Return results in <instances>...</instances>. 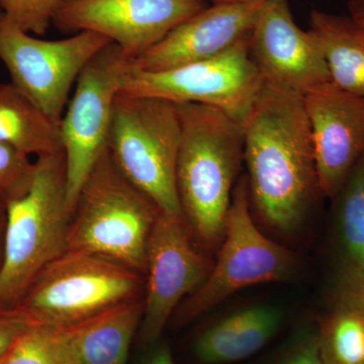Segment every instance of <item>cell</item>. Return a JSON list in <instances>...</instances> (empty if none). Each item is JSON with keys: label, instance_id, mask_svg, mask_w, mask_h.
I'll return each instance as SVG.
<instances>
[{"label": "cell", "instance_id": "1", "mask_svg": "<svg viewBox=\"0 0 364 364\" xmlns=\"http://www.w3.org/2000/svg\"><path fill=\"white\" fill-rule=\"evenodd\" d=\"M243 128L250 203L268 226L293 231L321 193L303 97L265 83Z\"/></svg>", "mask_w": 364, "mask_h": 364}, {"label": "cell", "instance_id": "2", "mask_svg": "<svg viewBox=\"0 0 364 364\" xmlns=\"http://www.w3.org/2000/svg\"><path fill=\"white\" fill-rule=\"evenodd\" d=\"M181 123L176 188L183 219L205 245L222 244L244 162L243 124L212 105L176 104Z\"/></svg>", "mask_w": 364, "mask_h": 364}, {"label": "cell", "instance_id": "3", "mask_svg": "<svg viewBox=\"0 0 364 364\" xmlns=\"http://www.w3.org/2000/svg\"><path fill=\"white\" fill-rule=\"evenodd\" d=\"M0 264V306H18L49 263L68 249L72 219L67 205L63 150L37 157L28 193L6 207Z\"/></svg>", "mask_w": 364, "mask_h": 364}, {"label": "cell", "instance_id": "4", "mask_svg": "<svg viewBox=\"0 0 364 364\" xmlns=\"http://www.w3.org/2000/svg\"><path fill=\"white\" fill-rule=\"evenodd\" d=\"M160 213L105 148L79 193L67 250L104 256L145 274L148 241Z\"/></svg>", "mask_w": 364, "mask_h": 364}, {"label": "cell", "instance_id": "5", "mask_svg": "<svg viewBox=\"0 0 364 364\" xmlns=\"http://www.w3.org/2000/svg\"><path fill=\"white\" fill-rule=\"evenodd\" d=\"M179 143L181 123L174 102L117 95L107 142L112 161L161 212L183 217L176 188Z\"/></svg>", "mask_w": 364, "mask_h": 364}, {"label": "cell", "instance_id": "6", "mask_svg": "<svg viewBox=\"0 0 364 364\" xmlns=\"http://www.w3.org/2000/svg\"><path fill=\"white\" fill-rule=\"evenodd\" d=\"M141 273L97 254L67 250L47 265L18 306L35 324L67 327L139 299Z\"/></svg>", "mask_w": 364, "mask_h": 364}, {"label": "cell", "instance_id": "7", "mask_svg": "<svg viewBox=\"0 0 364 364\" xmlns=\"http://www.w3.org/2000/svg\"><path fill=\"white\" fill-rule=\"evenodd\" d=\"M250 208L247 177L244 176L232 195L217 262L205 282L176 311L181 324L200 317L239 289L284 282L293 275L291 254L261 233Z\"/></svg>", "mask_w": 364, "mask_h": 364}, {"label": "cell", "instance_id": "8", "mask_svg": "<svg viewBox=\"0 0 364 364\" xmlns=\"http://www.w3.org/2000/svg\"><path fill=\"white\" fill-rule=\"evenodd\" d=\"M249 41L215 58L170 70H139L132 62L119 95L212 105L244 124L265 85L249 55Z\"/></svg>", "mask_w": 364, "mask_h": 364}, {"label": "cell", "instance_id": "9", "mask_svg": "<svg viewBox=\"0 0 364 364\" xmlns=\"http://www.w3.org/2000/svg\"><path fill=\"white\" fill-rule=\"evenodd\" d=\"M132 62L119 46H105L81 72L73 97L60 121L67 205L71 215L83 183L107 148L112 107Z\"/></svg>", "mask_w": 364, "mask_h": 364}, {"label": "cell", "instance_id": "10", "mask_svg": "<svg viewBox=\"0 0 364 364\" xmlns=\"http://www.w3.org/2000/svg\"><path fill=\"white\" fill-rule=\"evenodd\" d=\"M109 43L90 31L68 39H38L0 13V60L11 82L58 124L72 86L90 60Z\"/></svg>", "mask_w": 364, "mask_h": 364}, {"label": "cell", "instance_id": "11", "mask_svg": "<svg viewBox=\"0 0 364 364\" xmlns=\"http://www.w3.org/2000/svg\"><path fill=\"white\" fill-rule=\"evenodd\" d=\"M205 7L200 0H74L64 2L53 25L100 33L135 60Z\"/></svg>", "mask_w": 364, "mask_h": 364}, {"label": "cell", "instance_id": "12", "mask_svg": "<svg viewBox=\"0 0 364 364\" xmlns=\"http://www.w3.org/2000/svg\"><path fill=\"white\" fill-rule=\"evenodd\" d=\"M183 217L160 213L148 241L145 298L141 340L152 343L161 334L177 306L210 273L207 260L191 242Z\"/></svg>", "mask_w": 364, "mask_h": 364}, {"label": "cell", "instance_id": "13", "mask_svg": "<svg viewBox=\"0 0 364 364\" xmlns=\"http://www.w3.org/2000/svg\"><path fill=\"white\" fill-rule=\"evenodd\" d=\"M249 55L267 85L305 97L332 83L321 46L296 26L287 0H264Z\"/></svg>", "mask_w": 364, "mask_h": 364}, {"label": "cell", "instance_id": "14", "mask_svg": "<svg viewBox=\"0 0 364 364\" xmlns=\"http://www.w3.org/2000/svg\"><path fill=\"white\" fill-rule=\"evenodd\" d=\"M303 98L321 193L334 198L364 154V97L330 83Z\"/></svg>", "mask_w": 364, "mask_h": 364}, {"label": "cell", "instance_id": "15", "mask_svg": "<svg viewBox=\"0 0 364 364\" xmlns=\"http://www.w3.org/2000/svg\"><path fill=\"white\" fill-rule=\"evenodd\" d=\"M264 0L214 4L184 21L142 56L139 70L160 72L220 56L247 39Z\"/></svg>", "mask_w": 364, "mask_h": 364}, {"label": "cell", "instance_id": "16", "mask_svg": "<svg viewBox=\"0 0 364 364\" xmlns=\"http://www.w3.org/2000/svg\"><path fill=\"white\" fill-rule=\"evenodd\" d=\"M333 304L364 309V154L334 198Z\"/></svg>", "mask_w": 364, "mask_h": 364}, {"label": "cell", "instance_id": "17", "mask_svg": "<svg viewBox=\"0 0 364 364\" xmlns=\"http://www.w3.org/2000/svg\"><path fill=\"white\" fill-rule=\"evenodd\" d=\"M143 312V299H136L61 327L74 364H126Z\"/></svg>", "mask_w": 364, "mask_h": 364}, {"label": "cell", "instance_id": "18", "mask_svg": "<svg viewBox=\"0 0 364 364\" xmlns=\"http://www.w3.org/2000/svg\"><path fill=\"white\" fill-rule=\"evenodd\" d=\"M282 314L274 306H256L228 316L203 333L196 354L203 363H236L250 358L274 336Z\"/></svg>", "mask_w": 364, "mask_h": 364}, {"label": "cell", "instance_id": "19", "mask_svg": "<svg viewBox=\"0 0 364 364\" xmlns=\"http://www.w3.org/2000/svg\"><path fill=\"white\" fill-rule=\"evenodd\" d=\"M310 31L318 40L333 85L364 97V30L350 16L313 11Z\"/></svg>", "mask_w": 364, "mask_h": 364}, {"label": "cell", "instance_id": "20", "mask_svg": "<svg viewBox=\"0 0 364 364\" xmlns=\"http://www.w3.org/2000/svg\"><path fill=\"white\" fill-rule=\"evenodd\" d=\"M0 143L28 156L63 150L59 124L11 82H0Z\"/></svg>", "mask_w": 364, "mask_h": 364}, {"label": "cell", "instance_id": "21", "mask_svg": "<svg viewBox=\"0 0 364 364\" xmlns=\"http://www.w3.org/2000/svg\"><path fill=\"white\" fill-rule=\"evenodd\" d=\"M322 364H364V309L333 304L317 333Z\"/></svg>", "mask_w": 364, "mask_h": 364}, {"label": "cell", "instance_id": "22", "mask_svg": "<svg viewBox=\"0 0 364 364\" xmlns=\"http://www.w3.org/2000/svg\"><path fill=\"white\" fill-rule=\"evenodd\" d=\"M1 364H74L63 328L35 324L16 341Z\"/></svg>", "mask_w": 364, "mask_h": 364}, {"label": "cell", "instance_id": "23", "mask_svg": "<svg viewBox=\"0 0 364 364\" xmlns=\"http://www.w3.org/2000/svg\"><path fill=\"white\" fill-rule=\"evenodd\" d=\"M35 162L30 156L0 143V205L6 208L28 193L32 186Z\"/></svg>", "mask_w": 364, "mask_h": 364}, {"label": "cell", "instance_id": "24", "mask_svg": "<svg viewBox=\"0 0 364 364\" xmlns=\"http://www.w3.org/2000/svg\"><path fill=\"white\" fill-rule=\"evenodd\" d=\"M65 0H0L1 14L23 32L44 36Z\"/></svg>", "mask_w": 364, "mask_h": 364}, {"label": "cell", "instance_id": "25", "mask_svg": "<svg viewBox=\"0 0 364 364\" xmlns=\"http://www.w3.org/2000/svg\"><path fill=\"white\" fill-rule=\"evenodd\" d=\"M35 323L20 306H0V358Z\"/></svg>", "mask_w": 364, "mask_h": 364}, {"label": "cell", "instance_id": "26", "mask_svg": "<svg viewBox=\"0 0 364 364\" xmlns=\"http://www.w3.org/2000/svg\"><path fill=\"white\" fill-rule=\"evenodd\" d=\"M284 364H322L318 355L317 334L299 345Z\"/></svg>", "mask_w": 364, "mask_h": 364}, {"label": "cell", "instance_id": "27", "mask_svg": "<svg viewBox=\"0 0 364 364\" xmlns=\"http://www.w3.org/2000/svg\"><path fill=\"white\" fill-rule=\"evenodd\" d=\"M348 11L352 20L364 28V0H349Z\"/></svg>", "mask_w": 364, "mask_h": 364}, {"label": "cell", "instance_id": "28", "mask_svg": "<svg viewBox=\"0 0 364 364\" xmlns=\"http://www.w3.org/2000/svg\"><path fill=\"white\" fill-rule=\"evenodd\" d=\"M146 364H176L172 358L171 351L167 346H161L157 349L148 359Z\"/></svg>", "mask_w": 364, "mask_h": 364}, {"label": "cell", "instance_id": "29", "mask_svg": "<svg viewBox=\"0 0 364 364\" xmlns=\"http://www.w3.org/2000/svg\"><path fill=\"white\" fill-rule=\"evenodd\" d=\"M6 208L0 205V264L2 261V254H4V230H6Z\"/></svg>", "mask_w": 364, "mask_h": 364}, {"label": "cell", "instance_id": "30", "mask_svg": "<svg viewBox=\"0 0 364 364\" xmlns=\"http://www.w3.org/2000/svg\"><path fill=\"white\" fill-rule=\"evenodd\" d=\"M200 1L207 2L210 1L212 2L213 4H228V2H244V1H251V0H200Z\"/></svg>", "mask_w": 364, "mask_h": 364}, {"label": "cell", "instance_id": "31", "mask_svg": "<svg viewBox=\"0 0 364 364\" xmlns=\"http://www.w3.org/2000/svg\"><path fill=\"white\" fill-rule=\"evenodd\" d=\"M4 358H6V356H4ZM4 358H0V364L2 363V361H4Z\"/></svg>", "mask_w": 364, "mask_h": 364}, {"label": "cell", "instance_id": "32", "mask_svg": "<svg viewBox=\"0 0 364 364\" xmlns=\"http://www.w3.org/2000/svg\"><path fill=\"white\" fill-rule=\"evenodd\" d=\"M74 1V0H65V2Z\"/></svg>", "mask_w": 364, "mask_h": 364}, {"label": "cell", "instance_id": "33", "mask_svg": "<svg viewBox=\"0 0 364 364\" xmlns=\"http://www.w3.org/2000/svg\"><path fill=\"white\" fill-rule=\"evenodd\" d=\"M363 28V30H364V28Z\"/></svg>", "mask_w": 364, "mask_h": 364}]
</instances>
